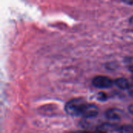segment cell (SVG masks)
<instances>
[{
  "label": "cell",
  "instance_id": "277c9868",
  "mask_svg": "<svg viewBox=\"0 0 133 133\" xmlns=\"http://www.w3.org/2000/svg\"><path fill=\"white\" fill-rule=\"evenodd\" d=\"M123 115V113L122 111L118 109H108L105 112V116L107 117L108 119L111 120V121H118L122 118Z\"/></svg>",
  "mask_w": 133,
  "mask_h": 133
},
{
  "label": "cell",
  "instance_id": "52a82bcc",
  "mask_svg": "<svg viewBox=\"0 0 133 133\" xmlns=\"http://www.w3.org/2000/svg\"><path fill=\"white\" fill-rule=\"evenodd\" d=\"M124 62L125 65L129 69H133V57H126L124 59Z\"/></svg>",
  "mask_w": 133,
  "mask_h": 133
},
{
  "label": "cell",
  "instance_id": "30bf717a",
  "mask_svg": "<svg viewBox=\"0 0 133 133\" xmlns=\"http://www.w3.org/2000/svg\"><path fill=\"white\" fill-rule=\"evenodd\" d=\"M125 3L129 5H133V0H122Z\"/></svg>",
  "mask_w": 133,
  "mask_h": 133
},
{
  "label": "cell",
  "instance_id": "7a4b0ae2",
  "mask_svg": "<svg viewBox=\"0 0 133 133\" xmlns=\"http://www.w3.org/2000/svg\"><path fill=\"white\" fill-rule=\"evenodd\" d=\"M92 83L97 88L108 89V88H111L113 86L114 82L110 78H108L107 76H96L93 79Z\"/></svg>",
  "mask_w": 133,
  "mask_h": 133
},
{
  "label": "cell",
  "instance_id": "ba28073f",
  "mask_svg": "<svg viewBox=\"0 0 133 133\" xmlns=\"http://www.w3.org/2000/svg\"><path fill=\"white\" fill-rule=\"evenodd\" d=\"M119 132H133V126H131V125H123V126H120V128H119Z\"/></svg>",
  "mask_w": 133,
  "mask_h": 133
},
{
  "label": "cell",
  "instance_id": "5b68a950",
  "mask_svg": "<svg viewBox=\"0 0 133 133\" xmlns=\"http://www.w3.org/2000/svg\"><path fill=\"white\" fill-rule=\"evenodd\" d=\"M115 84L122 90H129L132 88L133 84L125 78H118L115 80Z\"/></svg>",
  "mask_w": 133,
  "mask_h": 133
},
{
  "label": "cell",
  "instance_id": "7c38bea8",
  "mask_svg": "<svg viewBox=\"0 0 133 133\" xmlns=\"http://www.w3.org/2000/svg\"><path fill=\"white\" fill-rule=\"evenodd\" d=\"M129 23H130V25L133 26V16H132L131 18H130V19H129Z\"/></svg>",
  "mask_w": 133,
  "mask_h": 133
},
{
  "label": "cell",
  "instance_id": "8fae6325",
  "mask_svg": "<svg viewBox=\"0 0 133 133\" xmlns=\"http://www.w3.org/2000/svg\"><path fill=\"white\" fill-rule=\"evenodd\" d=\"M129 113H131L132 115H133V104L130 105L129 107Z\"/></svg>",
  "mask_w": 133,
  "mask_h": 133
},
{
  "label": "cell",
  "instance_id": "8992f818",
  "mask_svg": "<svg viewBox=\"0 0 133 133\" xmlns=\"http://www.w3.org/2000/svg\"><path fill=\"white\" fill-rule=\"evenodd\" d=\"M119 126L111 124V123H103L100 126L97 127V131L106 132H119Z\"/></svg>",
  "mask_w": 133,
  "mask_h": 133
},
{
  "label": "cell",
  "instance_id": "3957f363",
  "mask_svg": "<svg viewBox=\"0 0 133 133\" xmlns=\"http://www.w3.org/2000/svg\"><path fill=\"white\" fill-rule=\"evenodd\" d=\"M99 113V109L98 107L94 104H89L87 103L83 114H82V117H83L84 118H92L94 117H97V115Z\"/></svg>",
  "mask_w": 133,
  "mask_h": 133
},
{
  "label": "cell",
  "instance_id": "9c48e42d",
  "mask_svg": "<svg viewBox=\"0 0 133 133\" xmlns=\"http://www.w3.org/2000/svg\"><path fill=\"white\" fill-rule=\"evenodd\" d=\"M97 98L100 101H106L108 100V95L104 92H99L97 94Z\"/></svg>",
  "mask_w": 133,
  "mask_h": 133
},
{
  "label": "cell",
  "instance_id": "4fadbf2b",
  "mask_svg": "<svg viewBox=\"0 0 133 133\" xmlns=\"http://www.w3.org/2000/svg\"><path fill=\"white\" fill-rule=\"evenodd\" d=\"M132 79H133V77H132Z\"/></svg>",
  "mask_w": 133,
  "mask_h": 133
},
{
  "label": "cell",
  "instance_id": "6da1fadb",
  "mask_svg": "<svg viewBox=\"0 0 133 133\" xmlns=\"http://www.w3.org/2000/svg\"><path fill=\"white\" fill-rule=\"evenodd\" d=\"M87 103V102H86L84 98H74L66 103L65 111L69 115L73 117H82V114Z\"/></svg>",
  "mask_w": 133,
  "mask_h": 133
}]
</instances>
